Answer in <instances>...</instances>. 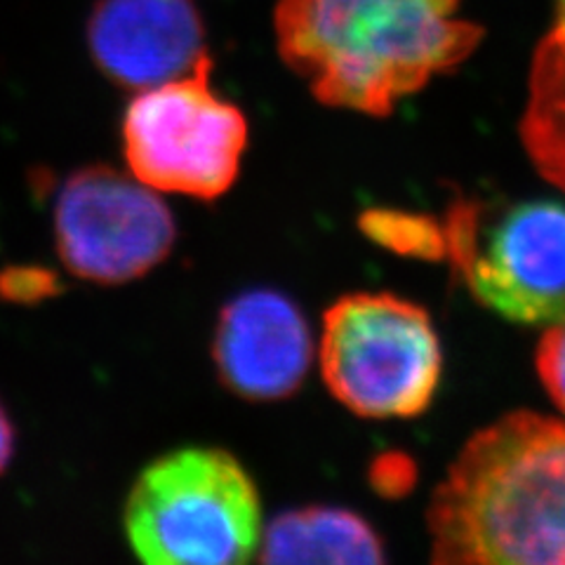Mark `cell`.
<instances>
[{
    "instance_id": "277c9868",
    "label": "cell",
    "mask_w": 565,
    "mask_h": 565,
    "mask_svg": "<svg viewBox=\"0 0 565 565\" xmlns=\"http://www.w3.org/2000/svg\"><path fill=\"white\" fill-rule=\"evenodd\" d=\"M318 356L330 394L367 419L422 415L444 375L431 316L392 292L340 297L323 316Z\"/></svg>"
},
{
    "instance_id": "8fae6325",
    "label": "cell",
    "mask_w": 565,
    "mask_h": 565,
    "mask_svg": "<svg viewBox=\"0 0 565 565\" xmlns=\"http://www.w3.org/2000/svg\"><path fill=\"white\" fill-rule=\"evenodd\" d=\"M519 132L535 170L565 191V0H556L554 26L530 66Z\"/></svg>"
},
{
    "instance_id": "7c38bea8",
    "label": "cell",
    "mask_w": 565,
    "mask_h": 565,
    "mask_svg": "<svg viewBox=\"0 0 565 565\" xmlns=\"http://www.w3.org/2000/svg\"><path fill=\"white\" fill-rule=\"evenodd\" d=\"M359 224L370 241L398 255L422 259H440L446 255L444 226L431 217L413 215V212L403 210L375 207L363 212Z\"/></svg>"
},
{
    "instance_id": "4fadbf2b",
    "label": "cell",
    "mask_w": 565,
    "mask_h": 565,
    "mask_svg": "<svg viewBox=\"0 0 565 565\" xmlns=\"http://www.w3.org/2000/svg\"><path fill=\"white\" fill-rule=\"evenodd\" d=\"M62 282L57 271L39 264H12L0 269V299L10 305H41L45 299L57 297Z\"/></svg>"
},
{
    "instance_id": "9c48e42d",
    "label": "cell",
    "mask_w": 565,
    "mask_h": 565,
    "mask_svg": "<svg viewBox=\"0 0 565 565\" xmlns=\"http://www.w3.org/2000/svg\"><path fill=\"white\" fill-rule=\"evenodd\" d=\"M87 45L102 74L135 93L189 74L207 55L191 0H97Z\"/></svg>"
},
{
    "instance_id": "5bb4252c",
    "label": "cell",
    "mask_w": 565,
    "mask_h": 565,
    "mask_svg": "<svg viewBox=\"0 0 565 565\" xmlns=\"http://www.w3.org/2000/svg\"><path fill=\"white\" fill-rule=\"evenodd\" d=\"M535 367L546 394L565 415V318L546 326L537 344Z\"/></svg>"
},
{
    "instance_id": "5b68a950",
    "label": "cell",
    "mask_w": 565,
    "mask_h": 565,
    "mask_svg": "<svg viewBox=\"0 0 565 565\" xmlns=\"http://www.w3.org/2000/svg\"><path fill=\"white\" fill-rule=\"evenodd\" d=\"M440 226L444 257L476 302L521 326L565 318V203L457 201Z\"/></svg>"
},
{
    "instance_id": "52a82bcc",
    "label": "cell",
    "mask_w": 565,
    "mask_h": 565,
    "mask_svg": "<svg viewBox=\"0 0 565 565\" xmlns=\"http://www.w3.org/2000/svg\"><path fill=\"white\" fill-rule=\"evenodd\" d=\"M177 226L158 191L111 166L66 177L55 203V241L64 267L97 286L147 276L172 253Z\"/></svg>"
},
{
    "instance_id": "3957f363",
    "label": "cell",
    "mask_w": 565,
    "mask_h": 565,
    "mask_svg": "<svg viewBox=\"0 0 565 565\" xmlns=\"http://www.w3.org/2000/svg\"><path fill=\"white\" fill-rule=\"evenodd\" d=\"M122 527L151 565L245 563L264 533L255 481L217 448H184L151 462L128 494Z\"/></svg>"
},
{
    "instance_id": "ba28073f",
    "label": "cell",
    "mask_w": 565,
    "mask_h": 565,
    "mask_svg": "<svg viewBox=\"0 0 565 565\" xmlns=\"http://www.w3.org/2000/svg\"><path fill=\"white\" fill-rule=\"evenodd\" d=\"M311 330L288 295L255 288L228 302L212 334V361L228 392L245 401H282L309 375Z\"/></svg>"
},
{
    "instance_id": "7a4b0ae2",
    "label": "cell",
    "mask_w": 565,
    "mask_h": 565,
    "mask_svg": "<svg viewBox=\"0 0 565 565\" xmlns=\"http://www.w3.org/2000/svg\"><path fill=\"white\" fill-rule=\"evenodd\" d=\"M427 525L438 565H565V419L521 411L476 431Z\"/></svg>"
},
{
    "instance_id": "6da1fadb",
    "label": "cell",
    "mask_w": 565,
    "mask_h": 565,
    "mask_svg": "<svg viewBox=\"0 0 565 565\" xmlns=\"http://www.w3.org/2000/svg\"><path fill=\"white\" fill-rule=\"evenodd\" d=\"M462 0H278L280 60L334 109L388 116L434 76L462 64L483 31Z\"/></svg>"
},
{
    "instance_id": "8992f818",
    "label": "cell",
    "mask_w": 565,
    "mask_h": 565,
    "mask_svg": "<svg viewBox=\"0 0 565 565\" xmlns=\"http://www.w3.org/2000/svg\"><path fill=\"white\" fill-rule=\"evenodd\" d=\"M122 156L158 193L215 201L234 186L250 139L247 118L212 87V57L139 90L120 126Z\"/></svg>"
},
{
    "instance_id": "30bf717a",
    "label": "cell",
    "mask_w": 565,
    "mask_h": 565,
    "mask_svg": "<svg viewBox=\"0 0 565 565\" xmlns=\"http://www.w3.org/2000/svg\"><path fill=\"white\" fill-rule=\"evenodd\" d=\"M262 563L361 565L384 563V542L356 511L302 507L278 514L262 533Z\"/></svg>"
},
{
    "instance_id": "9a60e30c",
    "label": "cell",
    "mask_w": 565,
    "mask_h": 565,
    "mask_svg": "<svg viewBox=\"0 0 565 565\" xmlns=\"http://www.w3.org/2000/svg\"><path fill=\"white\" fill-rule=\"evenodd\" d=\"M12 455H14V427L8 411L3 408V403H0V476L6 473Z\"/></svg>"
}]
</instances>
